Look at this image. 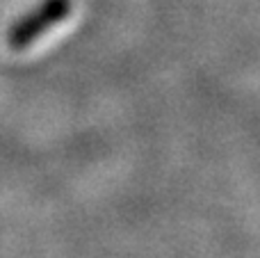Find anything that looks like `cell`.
Listing matches in <instances>:
<instances>
[{"mask_svg":"<svg viewBox=\"0 0 260 258\" xmlns=\"http://www.w3.org/2000/svg\"><path fill=\"white\" fill-rule=\"evenodd\" d=\"M73 9V0H41L37 7L9 25L7 30V46L12 50H27L37 39L67 21Z\"/></svg>","mask_w":260,"mask_h":258,"instance_id":"cell-1","label":"cell"}]
</instances>
